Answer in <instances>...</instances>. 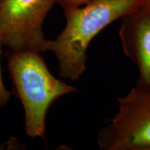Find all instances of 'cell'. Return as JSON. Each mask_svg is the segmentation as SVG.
<instances>
[{
  "instance_id": "obj_6",
  "label": "cell",
  "mask_w": 150,
  "mask_h": 150,
  "mask_svg": "<svg viewBox=\"0 0 150 150\" xmlns=\"http://www.w3.org/2000/svg\"><path fill=\"white\" fill-rule=\"evenodd\" d=\"M1 44H2V42H1V38L0 35V55H1ZM11 95V93L7 91L3 83L1 63H0V107L4 106L8 102Z\"/></svg>"
},
{
  "instance_id": "obj_8",
  "label": "cell",
  "mask_w": 150,
  "mask_h": 150,
  "mask_svg": "<svg viewBox=\"0 0 150 150\" xmlns=\"http://www.w3.org/2000/svg\"><path fill=\"white\" fill-rule=\"evenodd\" d=\"M4 1V0H0V5L1 4V3H2Z\"/></svg>"
},
{
  "instance_id": "obj_2",
  "label": "cell",
  "mask_w": 150,
  "mask_h": 150,
  "mask_svg": "<svg viewBox=\"0 0 150 150\" xmlns=\"http://www.w3.org/2000/svg\"><path fill=\"white\" fill-rule=\"evenodd\" d=\"M8 67L24 108L26 132L31 138H42L47 112L51 104L77 89L54 77L38 52H11Z\"/></svg>"
},
{
  "instance_id": "obj_5",
  "label": "cell",
  "mask_w": 150,
  "mask_h": 150,
  "mask_svg": "<svg viewBox=\"0 0 150 150\" xmlns=\"http://www.w3.org/2000/svg\"><path fill=\"white\" fill-rule=\"evenodd\" d=\"M119 36L125 55L138 67L136 83L150 88V3L147 0L122 18Z\"/></svg>"
},
{
  "instance_id": "obj_3",
  "label": "cell",
  "mask_w": 150,
  "mask_h": 150,
  "mask_svg": "<svg viewBox=\"0 0 150 150\" xmlns=\"http://www.w3.org/2000/svg\"><path fill=\"white\" fill-rule=\"evenodd\" d=\"M117 100V112L99 132V147L104 150H150V88L136 83Z\"/></svg>"
},
{
  "instance_id": "obj_1",
  "label": "cell",
  "mask_w": 150,
  "mask_h": 150,
  "mask_svg": "<svg viewBox=\"0 0 150 150\" xmlns=\"http://www.w3.org/2000/svg\"><path fill=\"white\" fill-rule=\"evenodd\" d=\"M147 0H93L64 9L66 24L54 40H47L45 52H52L59 75L77 81L86 71V51L93 39L104 28L122 18Z\"/></svg>"
},
{
  "instance_id": "obj_4",
  "label": "cell",
  "mask_w": 150,
  "mask_h": 150,
  "mask_svg": "<svg viewBox=\"0 0 150 150\" xmlns=\"http://www.w3.org/2000/svg\"><path fill=\"white\" fill-rule=\"evenodd\" d=\"M56 0H4L0 5L1 42L11 52H45L42 24Z\"/></svg>"
},
{
  "instance_id": "obj_9",
  "label": "cell",
  "mask_w": 150,
  "mask_h": 150,
  "mask_svg": "<svg viewBox=\"0 0 150 150\" xmlns=\"http://www.w3.org/2000/svg\"><path fill=\"white\" fill-rule=\"evenodd\" d=\"M147 1H149V2L150 3V0H147Z\"/></svg>"
},
{
  "instance_id": "obj_7",
  "label": "cell",
  "mask_w": 150,
  "mask_h": 150,
  "mask_svg": "<svg viewBox=\"0 0 150 150\" xmlns=\"http://www.w3.org/2000/svg\"><path fill=\"white\" fill-rule=\"evenodd\" d=\"M93 0H56V2L59 4L63 8H74L83 6Z\"/></svg>"
}]
</instances>
